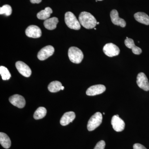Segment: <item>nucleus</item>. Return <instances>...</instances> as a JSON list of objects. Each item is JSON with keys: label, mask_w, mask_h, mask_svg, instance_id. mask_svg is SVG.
I'll return each mask as SVG.
<instances>
[{"label": "nucleus", "mask_w": 149, "mask_h": 149, "mask_svg": "<svg viewBox=\"0 0 149 149\" xmlns=\"http://www.w3.org/2000/svg\"><path fill=\"white\" fill-rule=\"evenodd\" d=\"M79 21L82 26L87 29L95 28L97 22L93 15L85 11L81 13L79 15Z\"/></svg>", "instance_id": "obj_1"}, {"label": "nucleus", "mask_w": 149, "mask_h": 149, "mask_svg": "<svg viewBox=\"0 0 149 149\" xmlns=\"http://www.w3.org/2000/svg\"><path fill=\"white\" fill-rule=\"evenodd\" d=\"M68 56L70 60L73 63L78 64L83 61L84 55L82 51L76 47H72L69 48Z\"/></svg>", "instance_id": "obj_2"}, {"label": "nucleus", "mask_w": 149, "mask_h": 149, "mask_svg": "<svg viewBox=\"0 0 149 149\" xmlns=\"http://www.w3.org/2000/svg\"><path fill=\"white\" fill-rule=\"evenodd\" d=\"M65 21L68 27L70 29L79 30L81 28V24L77 20L74 14L71 12H68L65 15Z\"/></svg>", "instance_id": "obj_3"}, {"label": "nucleus", "mask_w": 149, "mask_h": 149, "mask_svg": "<svg viewBox=\"0 0 149 149\" xmlns=\"http://www.w3.org/2000/svg\"><path fill=\"white\" fill-rule=\"evenodd\" d=\"M102 115L100 112H97L91 116L88 121L87 128L89 131L95 130L101 125L102 121Z\"/></svg>", "instance_id": "obj_4"}, {"label": "nucleus", "mask_w": 149, "mask_h": 149, "mask_svg": "<svg viewBox=\"0 0 149 149\" xmlns=\"http://www.w3.org/2000/svg\"><path fill=\"white\" fill-rule=\"evenodd\" d=\"M103 51L106 55L110 57L118 55L120 52L118 47L112 43H108L105 45Z\"/></svg>", "instance_id": "obj_5"}, {"label": "nucleus", "mask_w": 149, "mask_h": 149, "mask_svg": "<svg viewBox=\"0 0 149 149\" xmlns=\"http://www.w3.org/2000/svg\"><path fill=\"white\" fill-rule=\"evenodd\" d=\"M54 51V48L53 46H46L39 51L37 54V58L40 61L45 60L52 55Z\"/></svg>", "instance_id": "obj_6"}, {"label": "nucleus", "mask_w": 149, "mask_h": 149, "mask_svg": "<svg viewBox=\"0 0 149 149\" xmlns=\"http://www.w3.org/2000/svg\"><path fill=\"white\" fill-rule=\"evenodd\" d=\"M111 123L113 128L116 132H121L125 128V122L119 117L118 115H114L113 116L112 118Z\"/></svg>", "instance_id": "obj_7"}, {"label": "nucleus", "mask_w": 149, "mask_h": 149, "mask_svg": "<svg viewBox=\"0 0 149 149\" xmlns=\"http://www.w3.org/2000/svg\"><path fill=\"white\" fill-rule=\"evenodd\" d=\"M137 85L144 91H149V82L147 76L143 72H140L137 77Z\"/></svg>", "instance_id": "obj_8"}, {"label": "nucleus", "mask_w": 149, "mask_h": 149, "mask_svg": "<svg viewBox=\"0 0 149 149\" xmlns=\"http://www.w3.org/2000/svg\"><path fill=\"white\" fill-rule=\"evenodd\" d=\"M15 66L18 72L25 77H30L32 74V70L30 68L23 62L18 61L15 63Z\"/></svg>", "instance_id": "obj_9"}, {"label": "nucleus", "mask_w": 149, "mask_h": 149, "mask_svg": "<svg viewBox=\"0 0 149 149\" xmlns=\"http://www.w3.org/2000/svg\"><path fill=\"white\" fill-rule=\"evenodd\" d=\"M27 37L33 38H38L42 36V31L40 27L36 25H30L25 30Z\"/></svg>", "instance_id": "obj_10"}, {"label": "nucleus", "mask_w": 149, "mask_h": 149, "mask_svg": "<svg viewBox=\"0 0 149 149\" xmlns=\"http://www.w3.org/2000/svg\"><path fill=\"white\" fill-rule=\"evenodd\" d=\"M105 86L102 85H93L88 88L86 91V95L88 96H95L102 94L106 91Z\"/></svg>", "instance_id": "obj_11"}, {"label": "nucleus", "mask_w": 149, "mask_h": 149, "mask_svg": "<svg viewBox=\"0 0 149 149\" xmlns=\"http://www.w3.org/2000/svg\"><path fill=\"white\" fill-rule=\"evenodd\" d=\"M9 100L11 104L19 108H22L26 104L25 99L20 95H15L11 96Z\"/></svg>", "instance_id": "obj_12"}, {"label": "nucleus", "mask_w": 149, "mask_h": 149, "mask_svg": "<svg viewBox=\"0 0 149 149\" xmlns=\"http://www.w3.org/2000/svg\"><path fill=\"white\" fill-rule=\"evenodd\" d=\"M110 17L111 21L115 25L124 27L126 26V22L123 19L119 17L118 12L116 10H113L111 12Z\"/></svg>", "instance_id": "obj_13"}, {"label": "nucleus", "mask_w": 149, "mask_h": 149, "mask_svg": "<svg viewBox=\"0 0 149 149\" xmlns=\"http://www.w3.org/2000/svg\"><path fill=\"white\" fill-rule=\"evenodd\" d=\"M75 118V113L73 111L67 112L65 113L61 117L60 123L62 125L65 126L72 122Z\"/></svg>", "instance_id": "obj_14"}, {"label": "nucleus", "mask_w": 149, "mask_h": 149, "mask_svg": "<svg viewBox=\"0 0 149 149\" xmlns=\"http://www.w3.org/2000/svg\"><path fill=\"white\" fill-rule=\"evenodd\" d=\"M124 43L127 47L132 49L133 54L136 55H140L142 53V49L141 48L135 45L134 41L132 39L126 37V39H125Z\"/></svg>", "instance_id": "obj_15"}, {"label": "nucleus", "mask_w": 149, "mask_h": 149, "mask_svg": "<svg viewBox=\"0 0 149 149\" xmlns=\"http://www.w3.org/2000/svg\"><path fill=\"white\" fill-rule=\"evenodd\" d=\"M134 18L140 23L149 25V17L147 14L143 12H138L134 15Z\"/></svg>", "instance_id": "obj_16"}, {"label": "nucleus", "mask_w": 149, "mask_h": 149, "mask_svg": "<svg viewBox=\"0 0 149 149\" xmlns=\"http://www.w3.org/2000/svg\"><path fill=\"white\" fill-rule=\"evenodd\" d=\"M58 22V18L56 17H53L45 20L44 22V25L46 29L49 30H53L56 29L57 24Z\"/></svg>", "instance_id": "obj_17"}, {"label": "nucleus", "mask_w": 149, "mask_h": 149, "mask_svg": "<svg viewBox=\"0 0 149 149\" xmlns=\"http://www.w3.org/2000/svg\"><path fill=\"white\" fill-rule=\"evenodd\" d=\"M0 143L3 147L6 149L10 148L11 142L9 137L6 133H0Z\"/></svg>", "instance_id": "obj_18"}, {"label": "nucleus", "mask_w": 149, "mask_h": 149, "mask_svg": "<svg viewBox=\"0 0 149 149\" xmlns=\"http://www.w3.org/2000/svg\"><path fill=\"white\" fill-rule=\"evenodd\" d=\"M52 13V8L50 7H47L45 10H41L37 14V17L40 19L46 20L49 19Z\"/></svg>", "instance_id": "obj_19"}, {"label": "nucleus", "mask_w": 149, "mask_h": 149, "mask_svg": "<svg viewBox=\"0 0 149 149\" xmlns=\"http://www.w3.org/2000/svg\"><path fill=\"white\" fill-rule=\"evenodd\" d=\"M62 86V85L59 81H53L48 85V89L51 93H56L61 90Z\"/></svg>", "instance_id": "obj_20"}, {"label": "nucleus", "mask_w": 149, "mask_h": 149, "mask_svg": "<svg viewBox=\"0 0 149 149\" xmlns=\"http://www.w3.org/2000/svg\"><path fill=\"white\" fill-rule=\"evenodd\" d=\"M47 109L44 107H40L38 108L34 114V118L36 120L42 119L47 114Z\"/></svg>", "instance_id": "obj_21"}, {"label": "nucleus", "mask_w": 149, "mask_h": 149, "mask_svg": "<svg viewBox=\"0 0 149 149\" xmlns=\"http://www.w3.org/2000/svg\"><path fill=\"white\" fill-rule=\"evenodd\" d=\"M0 74L3 80H8L11 77L8 70L4 66L0 67Z\"/></svg>", "instance_id": "obj_22"}, {"label": "nucleus", "mask_w": 149, "mask_h": 149, "mask_svg": "<svg viewBox=\"0 0 149 149\" xmlns=\"http://www.w3.org/2000/svg\"><path fill=\"white\" fill-rule=\"evenodd\" d=\"M12 13L11 7L9 5H5L0 8V14L5 15L6 16H10Z\"/></svg>", "instance_id": "obj_23"}, {"label": "nucleus", "mask_w": 149, "mask_h": 149, "mask_svg": "<svg viewBox=\"0 0 149 149\" xmlns=\"http://www.w3.org/2000/svg\"><path fill=\"white\" fill-rule=\"evenodd\" d=\"M105 142L104 141H99L96 145L94 149H104L105 147Z\"/></svg>", "instance_id": "obj_24"}, {"label": "nucleus", "mask_w": 149, "mask_h": 149, "mask_svg": "<svg viewBox=\"0 0 149 149\" xmlns=\"http://www.w3.org/2000/svg\"><path fill=\"white\" fill-rule=\"evenodd\" d=\"M133 149H147L143 145L141 144L136 143L133 145Z\"/></svg>", "instance_id": "obj_25"}, {"label": "nucleus", "mask_w": 149, "mask_h": 149, "mask_svg": "<svg viewBox=\"0 0 149 149\" xmlns=\"http://www.w3.org/2000/svg\"><path fill=\"white\" fill-rule=\"evenodd\" d=\"M30 2L32 3H40L42 1V0H30Z\"/></svg>", "instance_id": "obj_26"}, {"label": "nucleus", "mask_w": 149, "mask_h": 149, "mask_svg": "<svg viewBox=\"0 0 149 149\" xmlns=\"http://www.w3.org/2000/svg\"><path fill=\"white\" fill-rule=\"evenodd\" d=\"M64 86H62L61 88V90H62V91H63V90H64Z\"/></svg>", "instance_id": "obj_27"}, {"label": "nucleus", "mask_w": 149, "mask_h": 149, "mask_svg": "<svg viewBox=\"0 0 149 149\" xmlns=\"http://www.w3.org/2000/svg\"><path fill=\"white\" fill-rule=\"evenodd\" d=\"M97 24H100V22H97Z\"/></svg>", "instance_id": "obj_28"}, {"label": "nucleus", "mask_w": 149, "mask_h": 149, "mask_svg": "<svg viewBox=\"0 0 149 149\" xmlns=\"http://www.w3.org/2000/svg\"><path fill=\"white\" fill-rule=\"evenodd\" d=\"M97 1H103V0H97Z\"/></svg>", "instance_id": "obj_29"}, {"label": "nucleus", "mask_w": 149, "mask_h": 149, "mask_svg": "<svg viewBox=\"0 0 149 149\" xmlns=\"http://www.w3.org/2000/svg\"><path fill=\"white\" fill-rule=\"evenodd\" d=\"M95 30H96V28H95Z\"/></svg>", "instance_id": "obj_30"}, {"label": "nucleus", "mask_w": 149, "mask_h": 149, "mask_svg": "<svg viewBox=\"0 0 149 149\" xmlns=\"http://www.w3.org/2000/svg\"><path fill=\"white\" fill-rule=\"evenodd\" d=\"M103 114H104H104H105V113H104V112L103 113Z\"/></svg>", "instance_id": "obj_31"}]
</instances>
